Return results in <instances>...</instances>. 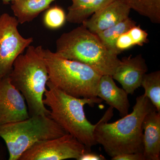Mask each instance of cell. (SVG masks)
<instances>
[{"mask_svg": "<svg viewBox=\"0 0 160 160\" xmlns=\"http://www.w3.org/2000/svg\"><path fill=\"white\" fill-rule=\"evenodd\" d=\"M56 0H14L11 8L19 24L30 22Z\"/></svg>", "mask_w": 160, "mask_h": 160, "instance_id": "cell-14", "label": "cell"}, {"mask_svg": "<svg viewBox=\"0 0 160 160\" xmlns=\"http://www.w3.org/2000/svg\"><path fill=\"white\" fill-rule=\"evenodd\" d=\"M49 82L57 89L78 98L98 97L102 75L86 64L59 56L44 49Z\"/></svg>", "mask_w": 160, "mask_h": 160, "instance_id": "cell-5", "label": "cell"}, {"mask_svg": "<svg viewBox=\"0 0 160 160\" xmlns=\"http://www.w3.org/2000/svg\"><path fill=\"white\" fill-rule=\"evenodd\" d=\"M136 25L134 20L128 17L115 26L96 34L106 49L118 56L115 46L118 39L121 35Z\"/></svg>", "mask_w": 160, "mask_h": 160, "instance_id": "cell-16", "label": "cell"}, {"mask_svg": "<svg viewBox=\"0 0 160 160\" xmlns=\"http://www.w3.org/2000/svg\"><path fill=\"white\" fill-rule=\"evenodd\" d=\"M152 23H160V0H120Z\"/></svg>", "mask_w": 160, "mask_h": 160, "instance_id": "cell-18", "label": "cell"}, {"mask_svg": "<svg viewBox=\"0 0 160 160\" xmlns=\"http://www.w3.org/2000/svg\"><path fill=\"white\" fill-rule=\"evenodd\" d=\"M145 160H160V112L155 109L146 114L142 124Z\"/></svg>", "mask_w": 160, "mask_h": 160, "instance_id": "cell-12", "label": "cell"}, {"mask_svg": "<svg viewBox=\"0 0 160 160\" xmlns=\"http://www.w3.org/2000/svg\"><path fill=\"white\" fill-rule=\"evenodd\" d=\"M56 53L86 64L102 75L112 76L121 60L109 51L96 34L83 25L63 33L56 41Z\"/></svg>", "mask_w": 160, "mask_h": 160, "instance_id": "cell-4", "label": "cell"}, {"mask_svg": "<svg viewBox=\"0 0 160 160\" xmlns=\"http://www.w3.org/2000/svg\"><path fill=\"white\" fill-rule=\"evenodd\" d=\"M44 49L41 46H28L26 52L14 61L8 75L12 84L24 97L30 117L50 114L43 103L49 81Z\"/></svg>", "mask_w": 160, "mask_h": 160, "instance_id": "cell-2", "label": "cell"}, {"mask_svg": "<svg viewBox=\"0 0 160 160\" xmlns=\"http://www.w3.org/2000/svg\"><path fill=\"white\" fill-rule=\"evenodd\" d=\"M97 94L98 97L106 101L110 107L118 110L122 117L128 114L130 107L128 94L123 88L117 86L112 76H102Z\"/></svg>", "mask_w": 160, "mask_h": 160, "instance_id": "cell-13", "label": "cell"}, {"mask_svg": "<svg viewBox=\"0 0 160 160\" xmlns=\"http://www.w3.org/2000/svg\"><path fill=\"white\" fill-rule=\"evenodd\" d=\"M145 89V95L148 98L157 111L160 112V71L145 74L142 85Z\"/></svg>", "mask_w": 160, "mask_h": 160, "instance_id": "cell-19", "label": "cell"}, {"mask_svg": "<svg viewBox=\"0 0 160 160\" xmlns=\"http://www.w3.org/2000/svg\"><path fill=\"white\" fill-rule=\"evenodd\" d=\"M13 1H14V0H2L3 4H5V5H8Z\"/></svg>", "mask_w": 160, "mask_h": 160, "instance_id": "cell-23", "label": "cell"}, {"mask_svg": "<svg viewBox=\"0 0 160 160\" xmlns=\"http://www.w3.org/2000/svg\"><path fill=\"white\" fill-rule=\"evenodd\" d=\"M71 1H72V0H71Z\"/></svg>", "mask_w": 160, "mask_h": 160, "instance_id": "cell-24", "label": "cell"}, {"mask_svg": "<svg viewBox=\"0 0 160 160\" xmlns=\"http://www.w3.org/2000/svg\"><path fill=\"white\" fill-rule=\"evenodd\" d=\"M114 0H72L68 8L66 21L70 23L81 24L96 12Z\"/></svg>", "mask_w": 160, "mask_h": 160, "instance_id": "cell-15", "label": "cell"}, {"mask_svg": "<svg viewBox=\"0 0 160 160\" xmlns=\"http://www.w3.org/2000/svg\"><path fill=\"white\" fill-rule=\"evenodd\" d=\"M89 151L85 145L69 133L35 144L21 156L19 160H78Z\"/></svg>", "mask_w": 160, "mask_h": 160, "instance_id": "cell-8", "label": "cell"}, {"mask_svg": "<svg viewBox=\"0 0 160 160\" xmlns=\"http://www.w3.org/2000/svg\"><path fill=\"white\" fill-rule=\"evenodd\" d=\"M46 86L48 89L44 93L43 103L50 109V117L91 151L92 147L97 144L94 137L96 124L93 125L87 119L84 106L100 104L103 100L74 97L57 89L49 81Z\"/></svg>", "mask_w": 160, "mask_h": 160, "instance_id": "cell-3", "label": "cell"}, {"mask_svg": "<svg viewBox=\"0 0 160 160\" xmlns=\"http://www.w3.org/2000/svg\"><path fill=\"white\" fill-rule=\"evenodd\" d=\"M131 9L120 0H114L82 23L88 30L98 34L129 17Z\"/></svg>", "mask_w": 160, "mask_h": 160, "instance_id": "cell-11", "label": "cell"}, {"mask_svg": "<svg viewBox=\"0 0 160 160\" xmlns=\"http://www.w3.org/2000/svg\"><path fill=\"white\" fill-rule=\"evenodd\" d=\"M106 158L102 155L91 151H86L80 156L78 160H105Z\"/></svg>", "mask_w": 160, "mask_h": 160, "instance_id": "cell-22", "label": "cell"}, {"mask_svg": "<svg viewBox=\"0 0 160 160\" xmlns=\"http://www.w3.org/2000/svg\"><path fill=\"white\" fill-rule=\"evenodd\" d=\"M19 23L15 17L7 13L0 16V78L9 75L17 58L33 42L18 30Z\"/></svg>", "mask_w": 160, "mask_h": 160, "instance_id": "cell-7", "label": "cell"}, {"mask_svg": "<svg viewBox=\"0 0 160 160\" xmlns=\"http://www.w3.org/2000/svg\"><path fill=\"white\" fill-rule=\"evenodd\" d=\"M29 117L25 98L12 84L9 76L0 78V126Z\"/></svg>", "mask_w": 160, "mask_h": 160, "instance_id": "cell-9", "label": "cell"}, {"mask_svg": "<svg viewBox=\"0 0 160 160\" xmlns=\"http://www.w3.org/2000/svg\"><path fill=\"white\" fill-rule=\"evenodd\" d=\"M66 133L49 116L43 115L0 126V137L6 142L9 160H19L25 151L36 143Z\"/></svg>", "mask_w": 160, "mask_h": 160, "instance_id": "cell-6", "label": "cell"}, {"mask_svg": "<svg viewBox=\"0 0 160 160\" xmlns=\"http://www.w3.org/2000/svg\"><path fill=\"white\" fill-rule=\"evenodd\" d=\"M148 66L142 54L134 57L123 58L117 67L112 78L122 85L128 94H133L142 85L143 78L148 71Z\"/></svg>", "mask_w": 160, "mask_h": 160, "instance_id": "cell-10", "label": "cell"}, {"mask_svg": "<svg viewBox=\"0 0 160 160\" xmlns=\"http://www.w3.org/2000/svg\"><path fill=\"white\" fill-rule=\"evenodd\" d=\"M148 33L140 26H135L123 33L116 42L118 55L135 46H143L149 42Z\"/></svg>", "mask_w": 160, "mask_h": 160, "instance_id": "cell-17", "label": "cell"}, {"mask_svg": "<svg viewBox=\"0 0 160 160\" xmlns=\"http://www.w3.org/2000/svg\"><path fill=\"white\" fill-rule=\"evenodd\" d=\"M112 160H145L143 153H128L118 155Z\"/></svg>", "mask_w": 160, "mask_h": 160, "instance_id": "cell-21", "label": "cell"}, {"mask_svg": "<svg viewBox=\"0 0 160 160\" xmlns=\"http://www.w3.org/2000/svg\"><path fill=\"white\" fill-rule=\"evenodd\" d=\"M154 109L143 94L136 98L131 113L114 122L108 123L113 116V108L110 106L96 123L94 130L96 142L111 158L123 153H143V119Z\"/></svg>", "mask_w": 160, "mask_h": 160, "instance_id": "cell-1", "label": "cell"}, {"mask_svg": "<svg viewBox=\"0 0 160 160\" xmlns=\"http://www.w3.org/2000/svg\"><path fill=\"white\" fill-rule=\"evenodd\" d=\"M43 20L46 28L55 30L64 26L66 21V15L62 8L55 6L46 10Z\"/></svg>", "mask_w": 160, "mask_h": 160, "instance_id": "cell-20", "label": "cell"}]
</instances>
